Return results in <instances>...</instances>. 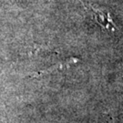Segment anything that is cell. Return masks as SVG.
<instances>
[{"label": "cell", "instance_id": "obj_1", "mask_svg": "<svg viewBox=\"0 0 123 123\" xmlns=\"http://www.w3.org/2000/svg\"><path fill=\"white\" fill-rule=\"evenodd\" d=\"M88 8L91 11L96 23L98 25H99L103 29L111 32V33H116L119 30L111 18L110 11L102 7L95 6H89Z\"/></svg>", "mask_w": 123, "mask_h": 123}, {"label": "cell", "instance_id": "obj_2", "mask_svg": "<svg viewBox=\"0 0 123 123\" xmlns=\"http://www.w3.org/2000/svg\"><path fill=\"white\" fill-rule=\"evenodd\" d=\"M79 61L78 58H69L66 61L62 62V63H59L57 65H55V66L49 68L48 69H45V70H41L37 73H35V74H32L33 77H42V76H46V75H49L50 73H53V72H57V71L62 70V69H65L67 68H69L70 66H72L74 63Z\"/></svg>", "mask_w": 123, "mask_h": 123}]
</instances>
